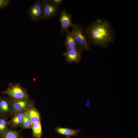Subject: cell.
Returning a JSON list of instances; mask_svg holds the SVG:
<instances>
[{
	"label": "cell",
	"instance_id": "1",
	"mask_svg": "<svg viewBox=\"0 0 138 138\" xmlns=\"http://www.w3.org/2000/svg\"><path fill=\"white\" fill-rule=\"evenodd\" d=\"M84 29L89 42L94 46L105 49L114 40L113 28L107 19H97Z\"/></svg>",
	"mask_w": 138,
	"mask_h": 138
},
{
	"label": "cell",
	"instance_id": "2",
	"mask_svg": "<svg viewBox=\"0 0 138 138\" xmlns=\"http://www.w3.org/2000/svg\"><path fill=\"white\" fill-rule=\"evenodd\" d=\"M72 28L77 48L82 51L90 50L91 45L82 26L79 24H73Z\"/></svg>",
	"mask_w": 138,
	"mask_h": 138
},
{
	"label": "cell",
	"instance_id": "3",
	"mask_svg": "<svg viewBox=\"0 0 138 138\" xmlns=\"http://www.w3.org/2000/svg\"><path fill=\"white\" fill-rule=\"evenodd\" d=\"M1 93L7 95L8 97L15 100L29 98L27 90L19 83H16L10 85L6 90Z\"/></svg>",
	"mask_w": 138,
	"mask_h": 138
},
{
	"label": "cell",
	"instance_id": "4",
	"mask_svg": "<svg viewBox=\"0 0 138 138\" xmlns=\"http://www.w3.org/2000/svg\"><path fill=\"white\" fill-rule=\"evenodd\" d=\"M26 13L29 18L34 22L42 20L43 13L41 0H37L31 4L28 8Z\"/></svg>",
	"mask_w": 138,
	"mask_h": 138
},
{
	"label": "cell",
	"instance_id": "5",
	"mask_svg": "<svg viewBox=\"0 0 138 138\" xmlns=\"http://www.w3.org/2000/svg\"><path fill=\"white\" fill-rule=\"evenodd\" d=\"M9 97L12 108L13 114L19 111H29L31 107L34 106V100L29 98L15 100Z\"/></svg>",
	"mask_w": 138,
	"mask_h": 138
},
{
	"label": "cell",
	"instance_id": "6",
	"mask_svg": "<svg viewBox=\"0 0 138 138\" xmlns=\"http://www.w3.org/2000/svg\"><path fill=\"white\" fill-rule=\"evenodd\" d=\"M41 1L43 9V20H49L59 14V8L55 6L49 0H42Z\"/></svg>",
	"mask_w": 138,
	"mask_h": 138
},
{
	"label": "cell",
	"instance_id": "7",
	"mask_svg": "<svg viewBox=\"0 0 138 138\" xmlns=\"http://www.w3.org/2000/svg\"><path fill=\"white\" fill-rule=\"evenodd\" d=\"M82 51L77 48L66 50L63 53L66 61L69 64L75 63L78 64L81 60L82 57Z\"/></svg>",
	"mask_w": 138,
	"mask_h": 138
},
{
	"label": "cell",
	"instance_id": "8",
	"mask_svg": "<svg viewBox=\"0 0 138 138\" xmlns=\"http://www.w3.org/2000/svg\"><path fill=\"white\" fill-rule=\"evenodd\" d=\"M60 21L61 27L60 34L61 35H63L64 31L68 29L70 27H72L73 24L72 22V16L65 9L62 10L60 14Z\"/></svg>",
	"mask_w": 138,
	"mask_h": 138
},
{
	"label": "cell",
	"instance_id": "9",
	"mask_svg": "<svg viewBox=\"0 0 138 138\" xmlns=\"http://www.w3.org/2000/svg\"><path fill=\"white\" fill-rule=\"evenodd\" d=\"M12 115V108L9 97L0 96V116L8 118Z\"/></svg>",
	"mask_w": 138,
	"mask_h": 138
},
{
	"label": "cell",
	"instance_id": "10",
	"mask_svg": "<svg viewBox=\"0 0 138 138\" xmlns=\"http://www.w3.org/2000/svg\"><path fill=\"white\" fill-rule=\"evenodd\" d=\"M28 111H19L14 113L11 119L8 121V127L10 129H16L20 126L25 115Z\"/></svg>",
	"mask_w": 138,
	"mask_h": 138
},
{
	"label": "cell",
	"instance_id": "11",
	"mask_svg": "<svg viewBox=\"0 0 138 138\" xmlns=\"http://www.w3.org/2000/svg\"><path fill=\"white\" fill-rule=\"evenodd\" d=\"M65 31L66 37L64 44L66 50L77 48V45L72 32H70L68 29Z\"/></svg>",
	"mask_w": 138,
	"mask_h": 138
},
{
	"label": "cell",
	"instance_id": "12",
	"mask_svg": "<svg viewBox=\"0 0 138 138\" xmlns=\"http://www.w3.org/2000/svg\"><path fill=\"white\" fill-rule=\"evenodd\" d=\"M55 131L56 133L59 134L69 137L71 136L76 135L81 131L79 130L73 129L59 126L57 127L55 129Z\"/></svg>",
	"mask_w": 138,
	"mask_h": 138
},
{
	"label": "cell",
	"instance_id": "13",
	"mask_svg": "<svg viewBox=\"0 0 138 138\" xmlns=\"http://www.w3.org/2000/svg\"><path fill=\"white\" fill-rule=\"evenodd\" d=\"M28 115L32 124L36 122L41 121L40 113L34 106L31 107L29 110Z\"/></svg>",
	"mask_w": 138,
	"mask_h": 138
},
{
	"label": "cell",
	"instance_id": "14",
	"mask_svg": "<svg viewBox=\"0 0 138 138\" xmlns=\"http://www.w3.org/2000/svg\"><path fill=\"white\" fill-rule=\"evenodd\" d=\"M32 130V136L35 138H41L42 132L41 121L33 123L31 128Z\"/></svg>",
	"mask_w": 138,
	"mask_h": 138
},
{
	"label": "cell",
	"instance_id": "15",
	"mask_svg": "<svg viewBox=\"0 0 138 138\" xmlns=\"http://www.w3.org/2000/svg\"><path fill=\"white\" fill-rule=\"evenodd\" d=\"M8 118L0 116V138H3L5 134L9 129Z\"/></svg>",
	"mask_w": 138,
	"mask_h": 138
},
{
	"label": "cell",
	"instance_id": "16",
	"mask_svg": "<svg viewBox=\"0 0 138 138\" xmlns=\"http://www.w3.org/2000/svg\"><path fill=\"white\" fill-rule=\"evenodd\" d=\"M28 111L25 115L20 126L23 129H30L32 128V124L28 117Z\"/></svg>",
	"mask_w": 138,
	"mask_h": 138
},
{
	"label": "cell",
	"instance_id": "17",
	"mask_svg": "<svg viewBox=\"0 0 138 138\" xmlns=\"http://www.w3.org/2000/svg\"><path fill=\"white\" fill-rule=\"evenodd\" d=\"M19 132L8 129L4 134L3 138H21Z\"/></svg>",
	"mask_w": 138,
	"mask_h": 138
},
{
	"label": "cell",
	"instance_id": "18",
	"mask_svg": "<svg viewBox=\"0 0 138 138\" xmlns=\"http://www.w3.org/2000/svg\"><path fill=\"white\" fill-rule=\"evenodd\" d=\"M11 2L10 0H0V9L7 7L10 4Z\"/></svg>",
	"mask_w": 138,
	"mask_h": 138
},
{
	"label": "cell",
	"instance_id": "19",
	"mask_svg": "<svg viewBox=\"0 0 138 138\" xmlns=\"http://www.w3.org/2000/svg\"><path fill=\"white\" fill-rule=\"evenodd\" d=\"M55 6L59 8L60 5L63 1V0H49Z\"/></svg>",
	"mask_w": 138,
	"mask_h": 138
},
{
	"label": "cell",
	"instance_id": "20",
	"mask_svg": "<svg viewBox=\"0 0 138 138\" xmlns=\"http://www.w3.org/2000/svg\"><path fill=\"white\" fill-rule=\"evenodd\" d=\"M90 101L88 99L87 100L86 103V106L87 107H89L90 106Z\"/></svg>",
	"mask_w": 138,
	"mask_h": 138
},
{
	"label": "cell",
	"instance_id": "21",
	"mask_svg": "<svg viewBox=\"0 0 138 138\" xmlns=\"http://www.w3.org/2000/svg\"><path fill=\"white\" fill-rule=\"evenodd\" d=\"M65 138H70L69 137H66Z\"/></svg>",
	"mask_w": 138,
	"mask_h": 138
},
{
	"label": "cell",
	"instance_id": "22",
	"mask_svg": "<svg viewBox=\"0 0 138 138\" xmlns=\"http://www.w3.org/2000/svg\"><path fill=\"white\" fill-rule=\"evenodd\" d=\"M93 138V137H92V138Z\"/></svg>",
	"mask_w": 138,
	"mask_h": 138
}]
</instances>
